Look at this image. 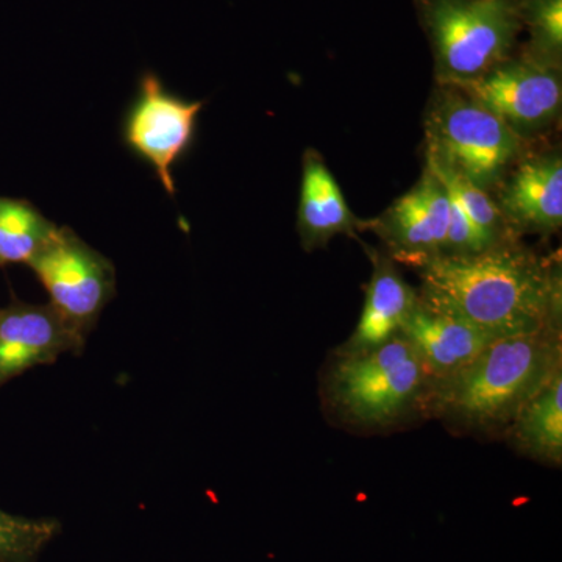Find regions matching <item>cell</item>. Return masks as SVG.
<instances>
[{
  "label": "cell",
  "instance_id": "cell-1",
  "mask_svg": "<svg viewBox=\"0 0 562 562\" xmlns=\"http://www.w3.org/2000/svg\"><path fill=\"white\" fill-rule=\"evenodd\" d=\"M419 301L495 338L561 328L560 265L516 239L472 255H438L417 266Z\"/></svg>",
  "mask_w": 562,
  "mask_h": 562
},
{
  "label": "cell",
  "instance_id": "cell-2",
  "mask_svg": "<svg viewBox=\"0 0 562 562\" xmlns=\"http://www.w3.org/2000/svg\"><path fill=\"white\" fill-rule=\"evenodd\" d=\"M561 328L492 341L462 371L432 384L425 413L460 430L491 435L562 372Z\"/></svg>",
  "mask_w": 562,
  "mask_h": 562
},
{
  "label": "cell",
  "instance_id": "cell-3",
  "mask_svg": "<svg viewBox=\"0 0 562 562\" xmlns=\"http://www.w3.org/2000/svg\"><path fill=\"white\" fill-rule=\"evenodd\" d=\"M430 391V376L403 335L375 349L338 353L325 380L335 416L364 430H382L425 413Z\"/></svg>",
  "mask_w": 562,
  "mask_h": 562
},
{
  "label": "cell",
  "instance_id": "cell-4",
  "mask_svg": "<svg viewBox=\"0 0 562 562\" xmlns=\"http://www.w3.org/2000/svg\"><path fill=\"white\" fill-rule=\"evenodd\" d=\"M427 157L449 166L484 191L519 158L522 138L492 111L457 87L439 85L427 114Z\"/></svg>",
  "mask_w": 562,
  "mask_h": 562
},
{
  "label": "cell",
  "instance_id": "cell-5",
  "mask_svg": "<svg viewBox=\"0 0 562 562\" xmlns=\"http://www.w3.org/2000/svg\"><path fill=\"white\" fill-rule=\"evenodd\" d=\"M427 24L439 85L462 87L508 61L519 16L508 0H431Z\"/></svg>",
  "mask_w": 562,
  "mask_h": 562
},
{
  "label": "cell",
  "instance_id": "cell-6",
  "mask_svg": "<svg viewBox=\"0 0 562 562\" xmlns=\"http://www.w3.org/2000/svg\"><path fill=\"white\" fill-rule=\"evenodd\" d=\"M29 266L49 294L50 305L83 338L116 292L114 266L68 227L58 228Z\"/></svg>",
  "mask_w": 562,
  "mask_h": 562
},
{
  "label": "cell",
  "instance_id": "cell-7",
  "mask_svg": "<svg viewBox=\"0 0 562 562\" xmlns=\"http://www.w3.org/2000/svg\"><path fill=\"white\" fill-rule=\"evenodd\" d=\"M202 101H184L166 90L155 74H144L138 92L125 116V146L154 169L161 187L176 194L172 169L190 150Z\"/></svg>",
  "mask_w": 562,
  "mask_h": 562
},
{
  "label": "cell",
  "instance_id": "cell-8",
  "mask_svg": "<svg viewBox=\"0 0 562 562\" xmlns=\"http://www.w3.org/2000/svg\"><path fill=\"white\" fill-rule=\"evenodd\" d=\"M457 88L501 117L522 139L546 131L561 113L560 68L530 57L505 61L482 79Z\"/></svg>",
  "mask_w": 562,
  "mask_h": 562
},
{
  "label": "cell",
  "instance_id": "cell-9",
  "mask_svg": "<svg viewBox=\"0 0 562 562\" xmlns=\"http://www.w3.org/2000/svg\"><path fill=\"white\" fill-rule=\"evenodd\" d=\"M449 214V192L427 168L419 183L372 224L398 261L417 268L446 254Z\"/></svg>",
  "mask_w": 562,
  "mask_h": 562
},
{
  "label": "cell",
  "instance_id": "cell-10",
  "mask_svg": "<svg viewBox=\"0 0 562 562\" xmlns=\"http://www.w3.org/2000/svg\"><path fill=\"white\" fill-rule=\"evenodd\" d=\"M83 336L47 305L14 303L0 310V383L11 376L52 364L69 350H77Z\"/></svg>",
  "mask_w": 562,
  "mask_h": 562
},
{
  "label": "cell",
  "instance_id": "cell-11",
  "mask_svg": "<svg viewBox=\"0 0 562 562\" xmlns=\"http://www.w3.org/2000/svg\"><path fill=\"white\" fill-rule=\"evenodd\" d=\"M497 205L513 233L552 235L562 224V160L560 151L535 155L503 177Z\"/></svg>",
  "mask_w": 562,
  "mask_h": 562
},
{
  "label": "cell",
  "instance_id": "cell-12",
  "mask_svg": "<svg viewBox=\"0 0 562 562\" xmlns=\"http://www.w3.org/2000/svg\"><path fill=\"white\" fill-rule=\"evenodd\" d=\"M401 335L412 342L431 386L462 371L497 339L469 322L435 312L420 301Z\"/></svg>",
  "mask_w": 562,
  "mask_h": 562
},
{
  "label": "cell",
  "instance_id": "cell-13",
  "mask_svg": "<svg viewBox=\"0 0 562 562\" xmlns=\"http://www.w3.org/2000/svg\"><path fill=\"white\" fill-rule=\"evenodd\" d=\"M372 277L366 288L360 322L338 353L375 349L401 335L403 325L419 303V295L402 279L390 258L372 254Z\"/></svg>",
  "mask_w": 562,
  "mask_h": 562
},
{
  "label": "cell",
  "instance_id": "cell-14",
  "mask_svg": "<svg viewBox=\"0 0 562 562\" xmlns=\"http://www.w3.org/2000/svg\"><path fill=\"white\" fill-rule=\"evenodd\" d=\"M368 222L353 216L338 181L317 151L306 150L303 158L301 203L297 231L303 249L312 251L327 246L338 235L355 238Z\"/></svg>",
  "mask_w": 562,
  "mask_h": 562
},
{
  "label": "cell",
  "instance_id": "cell-15",
  "mask_svg": "<svg viewBox=\"0 0 562 562\" xmlns=\"http://www.w3.org/2000/svg\"><path fill=\"white\" fill-rule=\"evenodd\" d=\"M508 431L519 452L532 460L561 465L562 372L525 406Z\"/></svg>",
  "mask_w": 562,
  "mask_h": 562
},
{
  "label": "cell",
  "instance_id": "cell-16",
  "mask_svg": "<svg viewBox=\"0 0 562 562\" xmlns=\"http://www.w3.org/2000/svg\"><path fill=\"white\" fill-rule=\"evenodd\" d=\"M58 228L31 203L0 198V266L31 265Z\"/></svg>",
  "mask_w": 562,
  "mask_h": 562
},
{
  "label": "cell",
  "instance_id": "cell-17",
  "mask_svg": "<svg viewBox=\"0 0 562 562\" xmlns=\"http://www.w3.org/2000/svg\"><path fill=\"white\" fill-rule=\"evenodd\" d=\"M427 161V168L439 177L447 191L460 203L487 249L514 239L513 231L506 224L505 217H503L497 202L491 198L490 191L476 187L471 180L465 179L460 172L453 171L442 162L428 157Z\"/></svg>",
  "mask_w": 562,
  "mask_h": 562
},
{
  "label": "cell",
  "instance_id": "cell-18",
  "mask_svg": "<svg viewBox=\"0 0 562 562\" xmlns=\"http://www.w3.org/2000/svg\"><path fill=\"white\" fill-rule=\"evenodd\" d=\"M535 55L532 60L560 68L562 49V0H530L527 7Z\"/></svg>",
  "mask_w": 562,
  "mask_h": 562
},
{
  "label": "cell",
  "instance_id": "cell-19",
  "mask_svg": "<svg viewBox=\"0 0 562 562\" xmlns=\"http://www.w3.org/2000/svg\"><path fill=\"white\" fill-rule=\"evenodd\" d=\"M54 531V522L21 519L0 512V554L33 552L50 539Z\"/></svg>",
  "mask_w": 562,
  "mask_h": 562
}]
</instances>
